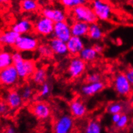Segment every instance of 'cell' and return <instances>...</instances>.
<instances>
[{"label": "cell", "mask_w": 133, "mask_h": 133, "mask_svg": "<svg viewBox=\"0 0 133 133\" xmlns=\"http://www.w3.org/2000/svg\"><path fill=\"white\" fill-rule=\"evenodd\" d=\"M23 99L20 93L16 90H12L8 92L5 96V102L7 104L10 109H18L23 104Z\"/></svg>", "instance_id": "5bb4252c"}, {"label": "cell", "mask_w": 133, "mask_h": 133, "mask_svg": "<svg viewBox=\"0 0 133 133\" xmlns=\"http://www.w3.org/2000/svg\"><path fill=\"white\" fill-rule=\"evenodd\" d=\"M101 80V76L97 72H93L89 74V75L87 76L86 81L88 83H97L99 82Z\"/></svg>", "instance_id": "1f68e13d"}, {"label": "cell", "mask_w": 133, "mask_h": 133, "mask_svg": "<svg viewBox=\"0 0 133 133\" xmlns=\"http://www.w3.org/2000/svg\"><path fill=\"white\" fill-rule=\"evenodd\" d=\"M47 76V70L43 66L37 68L36 71L34 72L32 75V81L37 85H42L43 83L46 82Z\"/></svg>", "instance_id": "603a6c76"}, {"label": "cell", "mask_w": 133, "mask_h": 133, "mask_svg": "<svg viewBox=\"0 0 133 133\" xmlns=\"http://www.w3.org/2000/svg\"><path fill=\"white\" fill-rule=\"evenodd\" d=\"M122 114H112L111 116V121L112 122V123H118L119 120H120V118H121Z\"/></svg>", "instance_id": "8d00e7d4"}, {"label": "cell", "mask_w": 133, "mask_h": 133, "mask_svg": "<svg viewBox=\"0 0 133 133\" xmlns=\"http://www.w3.org/2000/svg\"><path fill=\"white\" fill-rule=\"evenodd\" d=\"M98 54L93 47H85L80 52L78 57L84 61L85 63L93 62L97 59Z\"/></svg>", "instance_id": "7402d4cb"}, {"label": "cell", "mask_w": 133, "mask_h": 133, "mask_svg": "<svg viewBox=\"0 0 133 133\" xmlns=\"http://www.w3.org/2000/svg\"><path fill=\"white\" fill-rule=\"evenodd\" d=\"M70 111L71 116L75 118H81L87 112V107L81 100H74L70 104Z\"/></svg>", "instance_id": "2e32d148"}, {"label": "cell", "mask_w": 133, "mask_h": 133, "mask_svg": "<svg viewBox=\"0 0 133 133\" xmlns=\"http://www.w3.org/2000/svg\"><path fill=\"white\" fill-rule=\"evenodd\" d=\"M115 91L121 96H127L132 90V85L130 84L124 73L116 74L113 81Z\"/></svg>", "instance_id": "9c48e42d"}, {"label": "cell", "mask_w": 133, "mask_h": 133, "mask_svg": "<svg viewBox=\"0 0 133 133\" xmlns=\"http://www.w3.org/2000/svg\"><path fill=\"white\" fill-rule=\"evenodd\" d=\"M74 120L71 115L64 114L59 116L54 125V133H71Z\"/></svg>", "instance_id": "52a82bcc"}, {"label": "cell", "mask_w": 133, "mask_h": 133, "mask_svg": "<svg viewBox=\"0 0 133 133\" xmlns=\"http://www.w3.org/2000/svg\"><path fill=\"white\" fill-rule=\"evenodd\" d=\"M13 65L20 79H25L34 74L36 70V62L32 59H24L21 52L16 51L12 53Z\"/></svg>", "instance_id": "6da1fadb"}, {"label": "cell", "mask_w": 133, "mask_h": 133, "mask_svg": "<svg viewBox=\"0 0 133 133\" xmlns=\"http://www.w3.org/2000/svg\"><path fill=\"white\" fill-rule=\"evenodd\" d=\"M19 36L12 29L5 31L0 35V43L8 46H14Z\"/></svg>", "instance_id": "ffe728a7"}, {"label": "cell", "mask_w": 133, "mask_h": 133, "mask_svg": "<svg viewBox=\"0 0 133 133\" xmlns=\"http://www.w3.org/2000/svg\"><path fill=\"white\" fill-rule=\"evenodd\" d=\"M123 109V106L120 103L115 102L111 104L108 107V111L111 114H121V112Z\"/></svg>", "instance_id": "f546056e"}, {"label": "cell", "mask_w": 133, "mask_h": 133, "mask_svg": "<svg viewBox=\"0 0 133 133\" xmlns=\"http://www.w3.org/2000/svg\"><path fill=\"white\" fill-rule=\"evenodd\" d=\"M34 90L32 87L29 85H26L22 89L21 92V95L22 98L24 101L29 100L33 96Z\"/></svg>", "instance_id": "f1b7e54d"}, {"label": "cell", "mask_w": 133, "mask_h": 133, "mask_svg": "<svg viewBox=\"0 0 133 133\" xmlns=\"http://www.w3.org/2000/svg\"><path fill=\"white\" fill-rule=\"evenodd\" d=\"M20 5L25 13H33L39 9V3L34 0H23L21 1Z\"/></svg>", "instance_id": "d4e9b609"}, {"label": "cell", "mask_w": 133, "mask_h": 133, "mask_svg": "<svg viewBox=\"0 0 133 133\" xmlns=\"http://www.w3.org/2000/svg\"><path fill=\"white\" fill-rule=\"evenodd\" d=\"M34 28V25L30 20L28 19H22L15 23L12 27V30L18 34H28Z\"/></svg>", "instance_id": "e0dca14e"}, {"label": "cell", "mask_w": 133, "mask_h": 133, "mask_svg": "<svg viewBox=\"0 0 133 133\" xmlns=\"http://www.w3.org/2000/svg\"><path fill=\"white\" fill-rule=\"evenodd\" d=\"M93 48L95 50V51L98 54H102L104 51V46L102 44H100V43H96V44H95L93 45Z\"/></svg>", "instance_id": "d590c367"}, {"label": "cell", "mask_w": 133, "mask_h": 133, "mask_svg": "<svg viewBox=\"0 0 133 133\" xmlns=\"http://www.w3.org/2000/svg\"><path fill=\"white\" fill-rule=\"evenodd\" d=\"M13 65L12 53L4 51L0 53V70Z\"/></svg>", "instance_id": "cb8c5ba5"}, {"label": "cell", "mask_w": 133, "mask_h": 133, "mask_svg": "<svg viewBox=\"0 0 133 133\" xmlns=\"http://www.w3.org/2000/svg\"><path fill=\"white\" fill-rule=\"evenodd\" d=\"M37 51L38 54L39 55L43 57H44V58H50L53 54L52 51H51L48 44L39 45Z\"/></svg>", "instance_id": "83f0119b"}, {"label": "cell", "mask_w": 133, "mask_h": 133, "mask_svg": "<svg viewBox=\"0 0 133 133\" xmlns=\"http://www.w3.org/2000/svg\"><path fill=\"white\" fill-rule=\"evenodd\" d=\"M84 133H102L101 124L97 120L90 121L85 126Z\"/></svg>", "instance_id": "484cf974"}, {"label": "cell", "mask_w": 133, "mask_h": 133, "mask_svg": "<svg viewBox=\"0 0 133 133\" xmlns=\"http://www.w3.org/2000/svg\"><path fill=\"white\" fill-rule=\"evenodd\" d=\"M48 45L50 46L53 54L58 56H65L68 54L66 42L62 41L55 38H52L49 41Z\"/></svg>", "instance_id": "9a60e30c"}, {"label": "cell", "mask_w": 133, "mask_h": 133, "mask_svg": "<svg viewBox=\"0 0 133 133\" xmlns=\"http://www.w3.org/2000/svg\"><path fill=\"white\" fill-rule=\"evenodd\" d=\"M54 23L52 21L45 17H40L34 24V31L35 33L43 37L52 36L54 29Z\"/></svg>", "instance_id": "5b68a950"}, {"label": "cell", "mask_w": 133, "mask_h": 133, "mask_svg": "<svg viewBox=\"0 0 133 133\" xmlns=\"http://www.w3.org/2000/svg\"><path fill=\"white\" fill-rule=\"evenodd\" d=\"M52 36L53 38L66 43L72 36L71 25L67 21H62L55 23Z\"/></svg>", "instance_id": "30bf717a"}, {"label": "cell", "mask_w": 133, "mask_h": 133, "mask_svg": "<svg viewBox=\"0 0 133 133\" xmlns=\"http://www.w3.org/2000/svg\"><path fill=\"white\" fill-rule=\"evenodd\" d=\"M43 17H45L52 21L54 23L66 21L67 14L63 9L47 7L43 8L41 11Z\"/></svg>", "instance_id": "8fae6325"}, {"label": "cell", "mask_w": 133, "mask_h": 133, "mask_svg": "<svg viewBox=\"0 0 133 133\" xmlns=\"http://www.w3.org/2000/svg\"><path fill=\"white\" fill-rule=\"evenodd\" d=\"M66 45H67L68 54L75 57L77 56V55H79L80 52L85 47L83 39L73 36L66 42Z\"/></svg>", "instance_id": "4fadbf2b"}, {"label": "cell", "mask_w": 133, "mask_h": 133, "mask_svg": "<svg viewBox=\"0 0 133 133\" xmlns=\"http://www.w3.org/2000/svg\"><path fill=\"white\" fill-rule=\"evenodd\" d=\"M39 41L37 38L31 34L21 35L17 39L14 48L18 52H33L37 49Z\"/></svg>", "instance_id": "3957f363"}, {"label": "cell", "mask_w": 133, "mask_h": 133, "mask_svg": "<svg viewBox=\"0 0 133 133\" xmlns=\"http://www.w3.org/2000/svg\"><path fill=\"white\" fill-rule=\"evenodd\" d=\"M91 7L98 20L108 21L112 17V7L106 1L95 0L91 2Z\"/></svg>", "instance_id": "277c9868"}, {"label": "cell", "mask_w": 133, "mask_h": 133, "mask_svg": "<svg viewBox=\"0 0 133 133\" xmlns=\"http://www.w3.org/2000/svg\"><path fill=\"white\" fill-rule=\"evenodd\" d=\"M31 110L34 116L39 120H47L51 114L50 105L44 101H37L32 105Z\"/></svg>", "instance_id": "7c38bea8"}, {"label": "cell", "mask_w": 133, "mask_h": 133, "mask_svg": "<svg viewBox=\"0 0 133 133\" xmlns=\"http://www.w3.org/2000/svg\"><path fill=\"white\" fill-rule=\"evenodd\" d=\"M10 107L5 101H0V116H6L9 114Z\"/></svg>", "instance_id": "d6a6232c"}, {"label": "cell", "mask_w": 133, "mask_h": 133, "mask_svg": "<svg viewBox=\"0 0 133 133\" xmlns=\"http://www.w3.org/2000/svg\"><path fill=\"white\" fill-rule=\"evenodd\" d=\"M89 25L82 21H75L71 25V35L78 38H84L88 36Z\"/></svg>", "instance_id": "ac0fdd59"}, {"label": "cell", "mask_w": 133, "mask_h": 133, "mask_svg": "<svg viewBox=\"0 0 133 133\" xmlns=\"http://www.w3.org/2000/svg\"><path fill=\"white\" fill-rule=\"evenodd\" d=\"M104 36V31L99 24L97 23L89 25L88 37L90 40L98 41L102 39Z\"/></svg>", "instance_id": "44dd1931"}, {"label": "cell", "mask_w": 133, "mask_h": 133, "mask_svg": "<svg viewBox=\"0 0 133 133\" xmlns=\"http://www.w3.org/2000/svg\"><path fill=\"white\" fill-rule=\"evenodd\" d=\"M51 90V86L48 82L43 83L41 86L40 90H39V95L42 98L48 97L50 95Z\"/></svg>", "instance_id": "4dcf8cb0"}, {"label": "cell", "mask_w": 133, "mask_h": 133, "mask_svg": "<svg viewBox=\"0 0 133 133\" xmlns=\"http://www.w3.org/2000/svg\"><path fill=\"white\" fill-rule=\"evenodd\" d=\"M5 133H16V131L14 127H12V126H9L6 128Z\"/></svg>", "instance_id": "74e56055"}, {"label": "cell", "mask_w": 133, "mask_h": 133, "mask_svg": "<svg viewBox=\"0 0 133 133\" xmlns=\"http://www.w3.org/2000/svg\"><path fill=\"white\" fill-rule=\"evenodd\" d=\"M86 67L87 65L84 61L78 56L74 57L70 60L68 65V74L72 79H77L84 73Z\"/></svg>", "instance_id": "ba28073f"}, {"label": "cell", "mask_w": 133, "mask_h": 133, "mask_svg": "<svg viewBox=\"0 0 133 133\" xmlns=\"http://www.w3.org/2000/svg\"><path fill=\"white\" fill-rule=\"evenodd\" d=\"M18 73L12 65L0 70V84L6 87L16 85L19 80Z\"/></svg>", "instance_id": "8992f818"}, {"label": "cell", "mask_w": 133, "mask_h": 133, "mask_svg": "<svg viewBox=\"0 0 133 133\" xmlns=\"http://www.w3.org/2000/svg\"><path fill=\"white\" fill-rule=\"evenodd\" d=\"M105 87V84L102 81L93 83H87L81 87V92L84 96H92L101 92Z\"/></svg>", "instance_id": "d6986e66"}, {"label": "cell", "mask_w": 133, "mask_h": 133, "mask_svg": "<svg viewBox=\"0 0 133 133\" xmlns=\"http://www.w3.org/2000/svg\"><path fill=\"white\" fill-rule=\"evenodd\" d=\"M71 15L75 21H82L91 25L97 23V18L91 5L84 4L72 9Z\"/></svg>", "instance_id": "7a4b0ae2"}, {"label": "cell", "mask_w": 133, "mask_h": 133, "mask_svg": "<svg viewBox=\"0 0 133 133\" xmlns=\"http://www.w3.org/2000/svg\"><path fill=\"white\" fill-rule=\"evenodd\" d=\"M86 1L84 0H62L61 3L64 7L67 9H72L81 5L86 4Z\"/></svg>", "instance_id": "4316f807"}, {"label": "cell", "mask_w": 133, "mask_h": 133, "mask_svg": "<svg viewBox=\"0 0 133 133\" xmlns=\"http://www.w3.org/2000/svg\"><path fill=\"white\" fill-rule=\"evenodd\" d=\"M2 52V49H1V47H0V53H1V52Z\"/></svg>", "instance_id": "f35d334b"}, {"label": "cell", "mask_w": 133, "mask_h": 133, "mask_svg": "<svg viewBox=\"0 0 133 133\" xmlns=\"http://www.w3.org/2000/svg\"><path fill=\"white\" fill-rule=\"evenodd\" d=\"M126 78L131 85H133V68L128 69L125 73Z\"/></svg>", "instance_id": "e575fe53"}, {"label": "cell", "mask_w": 133, "mask_h": 133, "mask_svg": "<svg viewBox=\"0 0 133 133\" xmlns=\"http://www.w3.org/2000/svg\"><path fill=\"white\" fill-rule=\"evenodd\" d=\"M128 121L129 119L127 115L122 114L120 120L118 122V123H116V126L119 129L124 128V127L127 125V123H128Z\"/></svg>", "instance_id": "836d02e7"}]
</instances>
